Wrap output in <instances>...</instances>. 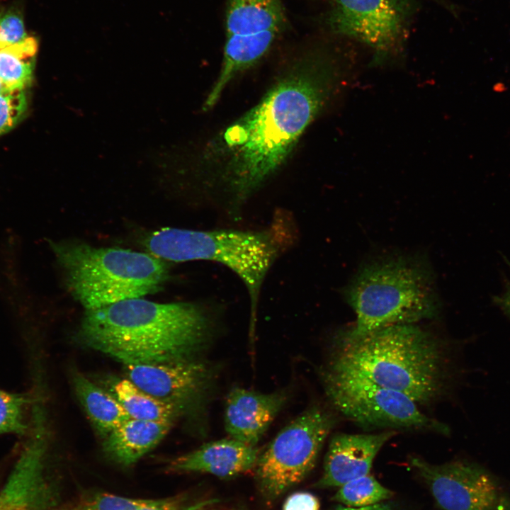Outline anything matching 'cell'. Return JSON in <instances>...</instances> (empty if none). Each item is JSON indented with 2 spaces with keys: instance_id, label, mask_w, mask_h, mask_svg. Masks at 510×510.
I'll list each match as a JSON object with an SVG mask.
<instances>
[{
  "instance_id": "6da1fadb",
  "label": "cell",
  "mask_w": 510,
  "mask_h": 510,
  "mask_svg": "<svg viewBox=\"0 0 510 510\" xmlns=\"http://www.w3.org/2000/svg\"><path fill=\"white\" fill-rule=\"evenodd\" d=\"M340 77L339 67L329 56L312 55L225 130L221 181L232 217L281 166Z\"/></svg>"
},
{
  "instance_id": "3957f363",
  "label": "cell",
  "mask_w": 510,
  "mask_h": 510,
  "mask_svg": "<svg viewBox=\"0 0 510 510\" xmlns=\"http://www.w3.org/2000/svg\"><path fill=\"white\" fill-rule=\"evenodd\" d=\"M329 368L362 375L426 404L446 391L441 341L414 324L388 326L356 338L339 336Z\"/></svg>"
},
{
  "instance_id": "4316f807",
  "label": "cell",
  "mask_w": 510,
  "mask_h": 510,
  "mask_svg": "<svg viewBox=\"0 0 510 510\" xmlns=\"http://www.w3.org/2000/svg\"><path fill=\"white\" fill-rule=\"evenodd\" d=\"M494 302L510 317V285L501 295L495 298Z\"/></svg>"
},
{
  "instance_id": "7a4b0ae2",
  "label": "cell",
  "mask_w": 510,
  "mask_h": 510,
  "mask_svg": "<svg viewBox=\"0 0 510 510\" xmlns=\"http://www.w3.org/2000/svg\"><path fill=\"white\" fill-rule=\"evenodd\" d=\"M214 312L191 302L158 303L132 298L85 310L79 337L123 364L191 359L215 329Z\"/></svg>"
},
{
  "instance_id": "83f0119b",
  "label": "cell",
  "mask_w": 510,
  "mask_h": 510,
  "mask_svg": "<svg viewBox=\"0 0 510 510\" xmlns=\"http://www.w3.org/2000/svg\"><path fill=\"white\" fill-rule=\"evenodd\" d=\"M333 510H394L391 506L384 504L378 503L374 505L363 506V507H349L339 506Z\"/></svg>"
},
{
  "instance_id": "8fae6325",
  "label": "cell",
  "mask_w": 510,
  "mask_h": 510,
  "mask_svg": "<svg viewBox=\"0 0 510 510\" xmlns=\"http://www.w3.org/2000/svg\"><path fill=\"white\" fill-rule=\"evenodd\" d=\"M327 23L336 34L372 47L380 55L400 41L409 13L408 0H332Z\"/></svg>"
},
{
  "instance_id": "f546056e",
  "label": "cell",
  "mask_w": 510,
  "mask_h": 510,
  "mask_svg": "<svg viewBox=\"0 0 510 510\" xmlns=\"http://www.w3.org/2000/svg\"><path fill=\"white\" fill-rule=\"evenodd\" d=\"M1 12V11H0Z\"/></svg>"
},
{
  "instance_id": "f1b7e54d",
  "label": "cell",
  "mask_w": 510,
  "mask_h": 510,
  "mask_svg": "<svg viewBox=\"0 0 510 510\" xmlns=\"http://www.w3.org/2000/svg\"><path fill=\"white\" fill-rule=\"evenodd\" d=\"M2 88H4V86L2 85L1 82L0 81V89H1Z\"/></svg>"
},
{
  "instance_id": "e0dca14e",
  "label": "cell",
  "mask_w": 510,
  "mask_h": 510,
  "mask_svg": "<svg viewBox=\"0 0 510 510\" xmlns=\"http://www.w3.org/2000/svg\"><path fill=\"white\" fill-rule=\"evenodd\" d=\"M172 425V421L130 418L104 438L103 450L117 463L130 465L157 446Z\"/></svg>"
},
{
  "instance_id": "44dd1931",
  "label": "cell",
  "mask_w": 510,
  "mask_h": 510,
  "mask_svg": "<svg viewBox=\"0 0 510 510\" xmlns=\"http://www.w3.org/2000/svg\"><path fill=\"white\" fill-rule=\"evenodd\" d=\"M393 492L368 474L344 484L333 497L334 501L349 507H363L381 503Z\"/></svg>"
},
{
  "instance_id": "8992f818",
  "label": "cell",
  "mask_w": 510,
  "mask_h": 510,
  "mask_svg": "<svg viewBox=\"0 0 510 510\" xmlns=\"http://www.w3.org/2000/svg\"><path fill=\"white\" fill-rule=\"evenodd\" d=\"M50 246L69 292L85 310L155 293L169 278L166 264L149 253L78 241L51 242Z\"/></svg>"
},
{
  "instance_id": "5bb4252c",
  "label": "cell",
  "mask_w": 510,
  "mask_h": 510,
  "mask_svg": "<svg viewBox=\"0 0 510 510\" xmlns=\"http://www.w3.org/2000/svg\"><path fill=\"white\" fill-rule=\"evenodd\" d=\"M396 434L388 431L373 434H336L329 443L323 475L314 487H341L369 474L378 451Z\"/></svg>"
},
{
  "instance_id": "484cf974",
  "label": "cell",
  "mask_w": 510,
  "mask_h": 510,
  "mask_svg": "<svg viewBox=\"0 0 510 510\" xmlns=\"http://www.w3.org/2000/svg\"><path fill=\"white\" fill-rule=\"evenodd\" d=\"M283 510H319L318 499L307 492L290 494L285 501Z\"/></svg>"
},
{
  "instance_id": "d6986e66",
  "label": "cell",
  "mask_w": 510,
  "mask_h": 510,
  "mask_svg": "<svg viewBox=\"0 0 510 510\" xmlns=\"http://www.w3.org/2000/svg\"><path fill=\"white\" fill-rule=\"evenodd\" d=\"M111 387L112 394L132 419L174 422L185 410L142 390L128 378L115 381Z\"/></svg>"
},
{
  "instance_id": "ba28073f",
  "label": "cell",
  "mask_w": 510,
  "mask_h": 510,
  "mask_svg": "<svg viewBox=\"0 0 510 510\" xmlns=\"http://www.w3.org/2000/svg\"><path fill=\"white\" fill-rule=\"evenodd\" d=\"M334 423L332 414L314 405L276 436L255 465L259 487L266 499H276L305 478Z\"/></svg>"
},
{
  "instance_id": "7402d4cb",
  "label": "cell",
  "mask_w": 510,
  "mask_h": 510,
  "mask_svg": "<svg viewBox=\"0 0 510 510\" xmlns=\"http://www.w3.org/2000/svg\"><path fill=\"white\" fill-rule=\"evenodd\" d=\"M28 402L23 395L0 390V433L24 434L27 431L25 410Z\"/></svg>"
},
{
  "instance_id": "ac0fdd59",
  "label": "cell",
  "mask_w": 510,
  "mask_h": 510,
  "mask_svg": "<svg viewBox=\"0 0 510 510\" xmlns=\"http://www.w3.org/2000/svg\"><path fill=\"white\" fill-rule=\"evenodd\" d=\"M75 393L97 432L105 438L130 419L116 397L96 385L83 374H73Z\"/></svg>"
},
{
  "instance_id": "603a6c76",
  "label": "cell",
  "mask_w": 510,
  "mask_h": 510,
  "mask_svg": "<svg viewBox=\"0 0 510 510\" xmlns=\"http://www.w3.org/2000/svg\"><path fill=\"white\" fill-rule=\"evenodd\" d=\"M26 108V89L5 87L0 89V135L18 123Z\"/></svg>"
},
{
  "instance_id": "4fadbf2b",
  "label": "cell",
  "mask_w": 510,
  "mask_h": 510,
  "mask_svg": "<svg viewBox=\"0 0 510 510\" xmlns=\"http://www.w3.org/2000/svg\"><path fill=\"white\" fill-rule=\"evenodd\" d=\"M124 365L128 379L142 390L184 409L200 400L212 382L211 368L193 358Z\"/></svg>"
},
{
  "instance_id": "cb8c5ba5",
  "label": "cell",
  "mask_w": 510,
  "mask_h": 510,
  "mask_svg": "<svg viewBox=\"0 0 510 510\" xmlns=\"http://www.w3.org/2000/svg\"><path fill=\"white\" fill-rule=\"evenodd\" d=\"M148 500L110 494H96L69 510H140Z\"/></svg>"
},
{
  "instance_id": "7c38bea8",
  "label": "cell",
  "mask_w": 510,
  "mask_h": 510,
  "mask_svg": "<svg viewBox=\"0 0 510 510\" xmlns=\"http://www.w3.org/2000/svg\"><path fill=\"white\" fill-rule=\"evenodd\" d=\"M46 429L39 407L33 413L31 434L0 491V510H49L57 500L45 474Z\"/></svg>"
},
{
  "instance_id": "d4e9b609",
  "label": "cell",
  "mask_w": 510,
  "mask_h": 510,
  "mask_svg": "<svg viewBox=\"0 0 510 510\" xmlns=\"http://www.w3.org/2000/svg\"><path fill=\"white\" fill-rule=\"evenodd\" d=\"M28 37L20 11L10 8L0 12V49L16 45Z\"/></svg>"
},
{
  "instance_id": "9c48e42d",
  "label": "cell",
  "mask_w": 510,
  "mask_h": 510,
  "mask_svg": "<svg viewBox=\"0 0 510 510\" xmlns=\"http://www.w3.org/2000/svg\"><path fill=\"white\" fill-rule=\"evenodd\" d=\"M285 23L280 0H228L226 43L219 87L258 61L268 50Z\"/></svg>"
},
{
  "instance_id": "9a60e30c",
  "label": "cell",
  "mask_w": 510,
  "mask_h": 510,
  "mask_svg": "<svg viewBox=\"0 0 510 510\" xmlns=\"http://www.w3.org/2000/svg\"><path fill=\"white\" fill-rule=\"evenodd\" d=\"M286 391L260 393L234 387L225 401L224 422L232 438L256 446L287 402Z\"/></svg>"
},
{
  "instance_id": "ffe728a7",
  "label": "cell",
  "mask_w": 510,
  "mask_h": 510,
  "mask_svg": "<svg viewBox=\"0 0 510 510\" xmlns=\"http://www.w3.org/2000/svg\"><path fill=\"white\" fill-rule=\"evenodd\" d=\"M38 42L29 36L23 41L0 49V81L7 89H24L30 84Z\"/></svg>"
},
{
  "instance_id": "277c9868",
  "label": "cell",
  "mask_w": 510,
  "mask_h": 510,
  "mask_svg": "<svg viewBox=\"0 0 510 510\" xmlns=\"http://www.w3.org/2000/svg\"><path fill=\"white\" fill-rule=\"evenodd\" d=\"M298 234L293 216L288 210H276L270 223L259 230L163 228L148 234L143 244L149 254L162 260L210 261L230 268L246 288L253 330L265 278L276 260L295 245Z\"/></svg>"
},
{
  "instance_id": "52a82bcc",
  "label": "cell",
  "mask_w": 510,
  "mask_h": 510,
  "mask_svg": "<svg viewBox=\"0 0 510 510\" xmlns=\"http://www.w3.org/2000/svg\"><path fill=\"white\" fill-rule=\"evenodd\" d=\"M322 380L334 407L363 427L449 433L446 424L424 414L404 394L362 375L328 368L322 373Z\"/></svg>"
},
{
  "instance_id": "2e32d148",
  "label": "cell",
  "mask_w": 510,
  "mask_h": 510,
  "mask_svg": "<svg viewBox=\"0 0 510 510\" xmlns=\"http://www.w3.org/2000/svg\"><path fill=\"white\" fill-rule=\"evenodd\" d=\"M259 453L256 446L237 440L221 439L172 460L169 469L179 472L208 473L231 477L255 467Z\"/></svg>"
},
{
  "instance_id": "5b68a950",
  "label": "cell",
  "mask_w": 510,
  "mask_h": 510,
  "mask_svg": "<svg viewBox=\"0 0 510 510\" xmlns=\"http://www.w3.org/2000/svg\"><path fill=\"white\" fill-rule=\"evenodd\" d=\"M356 315L341 334L356 338L388 326L438 316L441 301L434 274L424 255L390 254L365 261L343 290Z\"/></svg>"
},
{
  "instance_id": "30bf717a",
  "label": "cell",
  "mask_w": 510,
  "mask_h": 510,
  "mask_svg": "<svg viewBox=\"0 0 510 510\" xmlns=\"http://www.w3.org/2000/svg\"><path fill=\"white\" fill-rule=\"evenodd\" d=\"M411 465L443 510H510V499L481 467L465 461L436 465L413 458Z\"/></svg>"
}]
</instances>
